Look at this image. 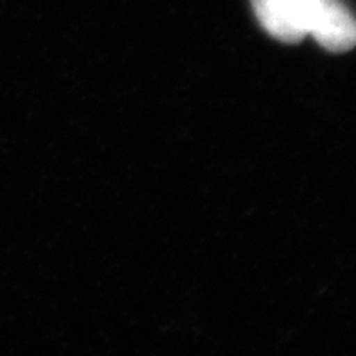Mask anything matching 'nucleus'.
<instances>
[{"label": "nucleus", "mask_w": 356, "mask_h": 356, "mask_svg": "<svg viewBox=\"0 0 356 356\" xmlns=\"http://www.w3.org/2000/svg\"><path fill=\"white\" fill-rule=\"evenodd\" d=\"M258 22L286 44L305 35L327 51L343 53L356 46V19L342 0H251Z\"/></svg>", "instance_id": "obj_1"}]
</instances>
